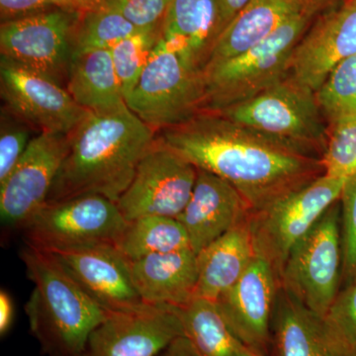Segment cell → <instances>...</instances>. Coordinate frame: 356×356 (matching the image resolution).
Wrapping results in <instances>:
<instances>
[{"label":"cell","instance_id":"1","mask_svg":"<svg viewBox=\"0 0 356 356\" xmlns=\"http://www.w3.org/2000/svg\"><path fill=\"white\" fill-rule=\"evenodd\" d=\"M159 136L195 168L233 185L252 212L324 175L320 159L300 154L216 111L205 110Z\"/></svg>","mask_w":356,"mask_h":356},{"label":"cell","instance_id":"2","mask_svg":"<svg viewBox=\"0 0 356 356\" xmlns=\"http://www.w3.org/2000/svg\"><path fill=\"white\" fill-rule=\"evenodd\" d=\"M67 137L69 151L47 202L90 194L117 202L158 135L124 104L88 111Z\"/></svg>","mask_w":356,"mask_h":356},{"label":"cell","instance_id":"3","mask_svg":"<svg viewBox=\"0 0 356 356\" xmlns=\"http://www.w3.org/2000/svg\"><path fill=\"white\" fill-rule=\"evenodd\" d=\"M34 289L25 306L33 336L48 356H83L91 332L109 312L91 298L49 252H21Z\"/></svg>","mask_w":356,"mask_h":356},{"label":"cell","instance_id":"4","mask_svg":"<svg viewBox=\"0 0 356 356\" xmlns=\"http://www.w3.org/2000/svg\"><path fill=\"white\" fill-rule=\"evenodd\" d=\"M216 112L305 156L321 159L327 149L329 125L317 92L292 76L250 99Z\"/></svg>","mask_w":356,"mask_h":356},{"label":"cell","instance_id":"5","mask_svg":"<svg viewBox=\"0 0 356 356\" xmlns=\"http://www.w3.org/2000/svg\"><path fill=\"white\" fill-rule=\"evenodd\" d=\"M312 20L303 14H295L250 50L206 67L203 70L206 110L229 108L289 76L293 51L310 27Z\"/></svg>","mask_w":356,"mask_h":356},{"label":"cell","instance_id":"6","mask_svg":"<svg viewBox=\"0 0 356 356\" xmlns=\"http://www.w3.org/2000/svg\"><path fill=\"white\" fill-rule=\"evenodd\" d=\"M125 102L156 132L175 127L205 111L203 72L185 64L161 37Z\"/></svg>","mask_w":356,"mask_h":356},{"label":"cell","instance_id":"7","mask_svg":"<svg viewBox=\"0 0 356 356\" xmlns=\"http://www.w3.org/2000/svg\"><path fill=\"white\" fill-rule=\"evenodd\" d=\"M343 238L339 200L292 248L280 276L282 289L325 318L339 291Z\"/></svg>","mask_w":356,"mask_h":356},{"label":"cell","instance_id":"8","mask_svg":"<svg viewBox=\"0 0 356 356\" xmlns=\"http://www.w3.org/2000/svg\"><path fill=\"white\" fill-rule=\"evenodd\" d=\"M346 179L321 175L298 191L250 212L248 222L255 254L273 266L278 280L292 248L339 200Z\"/></svg>","mask_w":356,"mask_h":356},{"label":"cell","instance_id":"9","mask_svg":"<svg viewBox=\"0 0 356 356\" xmlns=\"http://www.w3.org/2000/svg\"><path fill=\"white\" fill-rule=\"evenodd\" d=\"M127 225L116 202L90 194L44 203L22 229L27 245L51 252L89 245H116Z\"/></svg>","mask_w":356,"mask_h":356},{"label":"cell","instance_id":"10","mask_svg":"<svg viewBox=\"0 0 356 356\" xmlns=\"http://www.w3.org/2000/svg\"><path fill=\"white\" fill-rule=\"evenodd\" d=\"M79 14L50 9L0 26V57L67 86Z\"/></svg>","mask_w":356,"mask_h":356},{"label":"cell","instance_id":"11","mask_svg":"<svg viewBox=\"0 0 356 356\" xmlns=\"http://www.w3.org/2000/svg\"><path fill=\"white\" fill-rule=\"evenodd\" d=\"M196 177L197 168L158 135L117 206L127 222L146 216L177 218L191 199Z\"/></svg>","mask_w":356,"mask_h":356},{"label":"cell","instance_id":"12","mask_svg":"<svg viewBox=\"0 0 356 356\" xmlns=\"http://www.w3.org/2000/svg\"><path fill=\"white\" fill-rule=\"evenodd\" d=\"M0 91L6 108L41 132L67 135L88 110L50 77L0 57Z\"/></svg>","mask_w":356,"mask_h":356},{"label":"cell","instance_id":"13","mask_svg":"<svg viewBox=\"0 0 356 356\" xmlns=\"http://www.w3.org/2000/svg\"><path fill=\"white\" fill-rule=\"evenodd\" d=\"M69 151L65 134L35 136L17 165L0 184V217L9 228H20L47 202Z\"/></svg>","mask_w":356,"mask_h":356},{"label":"cell","instance_id":"14","mask_svg":"<svg viewBox=\"0 0 356 356\" xmlns=\"http://www.w3.org/2000/svg\"><path fill=\"white\" fill-rule=\"evenodd\" d=\"M182 336L179 308L145 304L110 313L91 332L83 356H158Z\"/></svg>","mask_w":356,"mask_h":356},{"label":"cell","instance_id":"15","mask_svg":"<svg viewBox=\"0 0 356 356\" xmlns=\"http://www.w3.org/2000/svg\"><path fill=\"white\" fill-rule=\"evenodd\" d=\"M293 51L290 76L317 92L337 65L356 54V0L318 15Z\"/></svg>","mask_w":356,"mask_h":356},{"label":"cell","instance_id":"16","mask_svg":"<svg viewBox=\"0 0 356 356\" xmlns=\"http://www.w3.org/2000/svg\"><path fill=\"white\" fill-rule=\"evenodd\" d=\"M47 252L109 313L135 310L145 305L134 285L130 261L115 245H89Z\"/></svg>","mask_w":356,"mask_h":356},{"label":"cell","instance_id":"17","mask_svg":"<svg viewBox=\"0 0 356 356\" xmlns=\"http://www.w3.org/2000/svg\"><path fill=\"white\" fill-rule=\"evenodd\" d=\"M280 280L273 266L254 257L242 277L215 301L236 337L259 356H266Z\"/></svg>","mask_w":356,"mask_h":356},{"label":"cell","instance_id":"18","mask_svg":"<svg viewBox=\"0 0 356 356\" xmlns=\"http://www.w3.org/2000/svg\"><path fill=\"white\" fill-rule=\"evenodd\" d=\"M250 212L247 201L233 185L197 168L191 199L177 219L184 225L191 250L197 254L229 229L245 222Z\"/></svg>","mask_w":356,"mask_h":356},{"label":"cell","instance_id":"19","mask_svg":"<svg viewBox=\"0 0 356 356\" xmlns=\"http://www.w3.org/2000/svg\"><path fill=\"white\" fill-rule=\"evenodd\" d=\"M136 290L147 305L181 308L195 299L197 259L191 248L130 262Z\"/></svg>","mask_w":356,"mask_h":356},{"label":"cell","instance_id":"20","mask_svg":"<svg viewBox=\"0 0 356 356\" xmlns=\"http://www.w3.org/2000/svg\"><path fill=\"white\" fill-rule=\"evenodd\" d=\"M274 341L278 356H348L324 318L280 287L274 307Z\"/></svg>","mask_w":356,"mask_h":356},{"label":"cell","instance_id":"21","mask_svg":"<svg viewBox=\"0 0 356 356\" xmlns=\"http://www.w3.org/2000/svg\"><path fill=\"white\" fill-rule=\"evenodd\" d=\"M218 36L216 0H172L163 41L185 64L203 72Z\"/></svg>","mask_w":356,"mask_h":356},{"label":"cell","instance_id":"22","mask_svg":"<svg viewBox=\"0 0 356 356\" xmlns=\"http://www.w3.org/2000/svg\"><path fill=\"white\" fill-rule=\"evenodd\" d=\"M248 219L196 254L195 298L216 301L238 282L254 261L257 254Z\"/></svg>","mask_w":356,"mask_h":356},{"label":"cell","instance_id":"23","mask_svg":"<svg viewBox=\"0 0 356 356\" xmlns=\"http://www.w3.org/2000/svg\"><path fill=\"white\" fill-rule=\"evenodd\" d=\"M298 13L291 0H252L220 33L205 67L242 55Z\"/></svg>","mask_w":356,"mask_h":356},{"label":"cell","instance_id":"24","mask_svg":"<svg viewBox=\"0 0 356 356\" xmlns=\"http://www.w3.org/2000/svg\"><path fill=\"white\" fill-rule=\"evenodd\" d=\"M65 88L74 102L88 111H108L126 104L110 50L74 56Z\"/></svg>","mask_w":356,"mask_h":356},{"label":"cell","instance_id":"25","mask_svg":"<svg viewBox=\"0 0 356 356\" xmlns=\"http://www.w3.org/2000/svg\"><path fill=\"white\" fill-rule=\"evenodd\" d=\"M179 313L184 336L198 356H259L232 331L215 302L195 298Z\"/></svg>","mask_w":356,"mask_h":356},{"label":"cell","instance_id":"26","mask_svg":"<svg viewBox=\"0 0 356 356\" xmlns=\"http://www.w3.org/2000/svg\"><path fill=\"white\" fill-rule=\"evenodd\" d=\"M115 247L130 262L191 248L184 225L177 218L163 216L140 217L128 222Z\"/></svg>","mask_w":356,"mask_h":356},{"label":"cell","instance_id":"27","mask_svg":"<svg viewBox=\"0 0 356 356\" xmlns=\"http://www.w3.org/2000/svg\"><path fill=\"white\" fill-rule=\"evenodd\" d=\"M140 31L106 3L79 16L74 37V56L86 51L111 50L122 40Z\"/></svg>","mask_w":356,"mask_h":356},{"label":"cell","instance_id":"28","mask_svg":"<svg viewBox=\"0 0 356 356\" xmlns=\"http://www.w3.org/2000/svg\"><path fill=\"white\" fill-rule=\"evenodd\" d=\"M161 37L163 27L140 30L110 50L125 99L137 86Z\"/></svg>","mask_w":356,"mask_h":356},{"label":"cell","instance_id":"29","mask_svg":"<svg viewBox=\"0 0 356 356\" xmlns=\"http://www.w3.org/2000/svg\"><path fill=\"white\" fill-rule=\"evenodd\" d=\"M327 125L356 115V54L341 63L317 91Z\"/></svg>","mask_w":356,"mask_h":356},{"label":"cell","instance_id":"30","mask_svg":"<svg viewBox=\"0 0 356 356\" xmlns=\"http://www.w3.org/2000/svg\"><path fill=\"white\" fill-rule=\"evenodd\" d=\"M324 175L348 178L356 172V115L329 124V139L322 159Z\"/></svg>","mask_w":356,"mask_h":356},{"label":"cell","instance_id":"31","mask_svg":"<svg viewBox=\"0 0 356 356\" xmlns=\"http://www.w3.org/2000/svg\"><path fill=\"white\" fill-rule=\"evenodd\" d=\"M348 281V285L337 293L324 320L332 334L351 348L356 344V270Z\"/></svg>","mask_w":356,"mask_h":356},{"label":"cell","instance_id":"32","mask_svg":"<svg viewBox=\"0 0 356 356\" xmlns=\"http://www.w3.org/2000/svg\"><path fill=\"white\" fill-rule=\"evenodd\" d=\"M20 118L9 112H1L0 126V184L6 179L29 146V126L20 124Z\"/></svg>","mask_w":356,"mask_h":356},{"label":"cell","instance_id":"33","mask_svg":"<svg viewBox=\"0 0 356 356\" xmlns=\"http://www.w3.org/2000/svg\"><path fill=\"white\" fill-rule=\"evenodd\" d=\"M343 273L350 278L356 270V172L346 179L341 198Z\"/></svg>","mask_w":356,"mask_h":356},{"label":"cell","instance_id":"34","mask_svg":"<svg viewBox=\"0 0 356 356\" xmlns=\"http://www.w3.org/2000/svg\"><path fill=\"white\" fill-rule=\"evenodd\" d=\"M139 30L163 27L172 0H105Z\"/></svg>","mask_w":356,"mask_h":356},{"label":"cell","instance_id":"35","mask_svg":"<svg viewBox=\"0 0 356 356\" xmlns=\"http://www.w3.org/2000/svg\"><path fill=\"white\" fill-rule=\"evenodd\" d=\"M53 7L51 0H0L1 23L44 13Z\"/></svg>","mask_w":356,"mask_h":356},{"label":"cell","instance_id":"36","mask_svg":"<svg viewBox=\"0 0 356 356\" xmlns=\"http://www.w3.org/2000/svg\"><path fill=\"white\" fill-rule=\"evenodd\" d=\"M252 0H216L220 33Z\"/></svg>","mask_w":356,"mask_h":356},{"label":"cell","instance_id":"37","mask_svg":"<svg viewBox=\"0 0 356 356\" xmlns=\"http://www.w3.org/2000/svg\"><path fill=\"white\" fill-rule=\"evenodd\" d=\"M291 1L298 8L300 13L314 19L321 14L339 6L343 0H291Z\"/></svg>","mask_w":356,"mask_h":356},{"label":"cell","instance_id":"38","mask_svg":"<svg viewBox=\"0 0 356 356\" xmlns=\"http://www.w3.org/2000/svg\"><path fill=\"white\" fill-rule=\"evenodd\" d=\"M53 6L69 13L83 14L95 10L105 4V0H51Z\"/></svg>","mask_w":356,"mask_h":356},{"label":"cell","instance_id":"39","mask_svg":"<svg viewBox=\"0 0 356 356\" xmlns=\"http://www.w3.org/2000/svg\"><path fill=\"white\" fill-rule=\"evenodd\" d=\"M14 320V306L10 295L4 290L0 291V334L6 336Z\"/></svg>","mask_w":356,"mask_h":356},{"label":"cell","instance_id":"40","mask_svg":"<svg viewBox=\"0 0 356 356\" xmlns=\"http://www.w3.org/2000/svg\"><path fill=\"white\" fill-rule=\"evenodd\" d=\"M158 356H198L186 337H177L161 351Z\"/></svg>","mask_w":356,"mask_h":356},{"label":"cell","instance_id":"41","mask_svg":"<svg viewBox=\"0 0 356 356\" xmlns=\"http://www.w3.org/2000/svg\"><path fill=\"white\" fill-rule=\"evenodd\" d=\"M348 356H356V344L348 351Z\"/></svg>","mask_w":356,"mask_h":356}]
</instances>
